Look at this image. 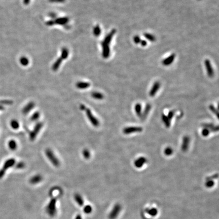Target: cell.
<instances>
[{
	"label": "cell",
	"mask_w": 219,
	"mask_h": 219,
	"mask_svg": "<svg viewBox=\"0 0 219 219\" xmlns=\"http://www.w3.org/2000/svg\"><path fill=\"white\" fill-rule=\"evenodd\" d=\"M80 108L82 111H85L86 116H87L89 120L90 121V123L92 124V125L94 127H99L100 125V121L96 118L93 115L92 111L90 109L87 108L84 104H80Z\"/></svg>",
	"instance_id": "6da1fadb"
},
{
	"label": "cell",
	"mask_w": 219,
	"mask_h": 219,
	"mask_svg": "<svg viewBox=\"0 0 219 219\" xmlns=\"http://www.w3.org/2000/svg\"><path fill=\"white\" fill-rule=\"evenodd\" d=\"M45 153L47 157L53 166L55 167H58L60 166V162L58 158H57L53 152L50 149H47L45 151Z\"/></svg>",
	"instance_id": "7a4b0ae2"
},
{
	"label": "cell",
	"mask_w": 219,
	"mask_h": 219,
	"mask_svg": "<svg viewBox=\"0 0 219 219\" xmlns=\"http://www.w3.org/2000/svg\"><path fill=\"white\" fill-rule=\"evenodd\" d=\"M57 199L52 198L48 206H47L46 211L47 213L51 217H54L57 213V209H56V201Z\"/></svg>",
	"instance_id": "3957f363"
},
{
	"label": "cell",
	"mask_w": 219,
	"mask_h": 219,
	"mask_svg": "<svg viewBox=\"0 0 219 219\" xmlns=\"http://www.w3.org/2000/svg\"><path fill=\"white\" fill-rule=\"evenodd\" d=\"M116 30L115 29H113L112 31H111L110 33L105 37L104 41L101 43V45H102L103 48H108L110 47L109 44H110L111 40H112V38L114 36V35H115L116 33Z\"/></svg>",
	"instance_id": "277c9868"
},
{
	"label": "cell",
	"mask_w": 219,
	"mask_h": 219,
	"mask_svg": "<svg viewBox=\"0 0 219 219\" xmlns=\"http://www.w3.org/2000/svg\"><path fill=\"white\" fill-rule=\"evenodd\" d=\"M43 126V123L41 122H38L36 124V125H35L33 130L31 131V133L29 134V139L31 141H33L35 140Z\"/></svg>",
	"instance_id": "5b68a950"
},
{
	"label": "cell",
	"mask_w": 219,
	"mask_h": 219,
	"mask_svg": "<svg viewBox=\"0 0 219 219\" xmlns=\"http://www.w3.org/2000/svg\"><path fill=\"white\" fill-rule=\"evenodd\" d=\"M142 127H139V126H131V127H127L124 128L123 132L125 135H129L132 133H135V132H141L142 131Z\"/></svg>",
	"instance_id": "8992f818"
},
{
	"label": "cell",
	"mask_w": 219,
	"mask_h": 219,
	"mask_svg": "<svg viewBox=\"0 0 219 219\" xmlns=\"http://www.w3.org/2000/svg\"><path fill=\"white\" fill-rule=\"evenodd\" d=\"M205 65L208 76L210 78L213 77L214 75V72H213V68L212 67V64L210 63L209 60H208V59L205 60Z\"/></svg>",
	"instance_id": "52a82bcc"
},
{
	"label": "cell",
	"mask_w": 219,
	"mask_h": 219,
	"mask_svg": "<svg viewBox=\"0 0 219 219\" xmlns=\"http://www.w3.org/2000/svg\"><path fill=\"white\" fill-rule=\"evenodd\" d=\"M121 209V208L120 205H116L109 215L110 219H115L118 215H119V213L120 212Z\"/></svg>",
	"instance_id": "ba28073f"
},
{
	"label": "cell",
	"mask_w": 219,
	"mask_h": 219,
	"mask_svg": "<svg viewBox=\"0 0 219 219\" xmlns=\"http://www.w3.org/2000/svg\"><path fill=\"white\" fill-rule=\"evenodd\" d=\"M189 144H190V138L187 135L184 136L181 146V149L183 152H186L187 151Z\"/></svg>",
	"instance_id": "9c48e42d"
},
{
	"label": "cell",
	"mask_w": 219,
	"mask_h": 219,
	"mask_svg": "<svg viewBox=\"0 0 219 219\" xmlns=\"http://www.w3.org/2000/svg\"><path fill=\"white\" fill-rule=\"evenodd\" d=\"M160 87V83L159 82H155L153 85V86L150 91L149 96L151 97H153L155 96L157 92L159 89Z\"/></svg>",
	"instance_id": "30bf717a"
},
{
	"label": "cell",
	"mask_w": 219,
	"mask_h": 219,
	"mask_svg": "<svg viewBox=\"0 0 219 219\" xmlns=\"http://www.w3.org/2000/svg\"><path fill=\"white\" fill-rule=\"evenodd\" d=\"M147 161V159L144 157H140L135 160V166L137 168H141Z\"/></svg>",
	"instance_id": "8fae6325"
},
{
	"label": "cell",
	"mask_w": 219,
	"mask_h": 219,
	"mask_svg": "<svg viewBox=\"0 0 219 219\" xmlns=\"http://www.w3.org/2000/svg\"><path fill=\"white\" fill-rule=\"evenodd\" d=\"M175 57H176V54L174 53L171 54V55H170L168 57L163 60L162 64L165 66L170 65L174 61Z\"/></svg>",
	"instance_id": "7c38bea8"
},
{
	"label": "cell",
	"mask_w": 219,
	"mask_h": 219,
	"mask_svg": "<svg viewBox=\"0 0 219 219\" xmlns=\"http://www.w3.org/2000/svg\"><path fill=\"white\" fill-rule=\"evenodd\" d=\"M35 104L34 102H31L29 103L26 106H25V107L23 108V110H22V113L23 114L26 115L29 112H31L32 109H33V108L35 107Z\"/></svg>",
	"instance_id": "4fadbf2b"
},
{
	"label": "cell",
	"mask_w": 219,
	"mask_h": 219,
	"mask_svg": "<svg viewBox=\"0 0 219 219\" xmlns=\"http://www.w3.org/2000/svg\"><path fill=\"white\" fill-rule=\"evenodd\" d=\"M151 104H147L146 105L145 109H144L143 112L142 113V115H141V118L142 120H145L146 119L147 117L148 116L150 111L151 110Z\"/></svg>",
	"instance_id": "5bb4252c"
},
{
	"label": "cell",
	"mask_w": 219,
	"mask_h": 219,
	"mask_svg": "<svg viewBox=\"0 0 219 219\" xmlns=\"http://www.w3.org/2000/svg\"><path fill=\"white\" fill-rule=\"evenodd\" d=\"M202 127L206 128L209 129V131L212 132H217L219 131V126L218 125L215 126L212 123H205L202 124Z\"/></svg>",
	"instance_id": "9a60e30c"
},
{
	"label": "cell",
	"mask_w": 219,
	"mask_h": 219,
	"mask_svg": "<svg viewBox=\"0 0 219 219\" xmlns=\"http://www.w3.org/2000/svg\"><path fill=\"white\" fill-rule=\"evenodd\" d=\"M42 179H43V178H42V176L40 174H37V175H35L33 177L31 178V179L29 180V182L32 184H38L40 182L42 181Z\"/></svg>",
	"instance_id": "2e32d148"
},
{
	"label": "cell",
	"mask_w": 219,
	"mask_h": 219,
	"mask_svg": "<svg viewBox=\"0 0 219 219\" xmlns=\"http://www.w3.org/2000/svg\"><path fill=\"white\" fill-rule=\"evenodd\" d=\"M161 119L162 120L163 123L166 126V127L169 128L171 125V121L168 119L167 116L164 114H162L161 115Z\"/></svg>",
	"instance_id": "e0dca14e"
},
{
	"label": "cell",
	"mask_w": 219,
	"mask_h": 219,
	"mask_svg": "<svg viewBox=\"0 0 219 219\" xmlns=\"http://www.w3.org/2000/svg\"><path fill=\"white\" fill-rule=\"evenodd\" d=\"M90 84L87 82H79L76 84V87L79 89H83L87 88L90 86Z\"/></svg>",
	"instance_id": "ac0fdd59"
},
{
	"label": "cell",
	"mask_w": 219,
	"mask_h": 219,
	"mask_svg": "<svg viewBox=\"0 0 219 219\" xmlns=\"http://www.w3.org/2000/svg\"><path fill=\"white\" fill-rule=\"evenodd\" d=\"M92 96L93 99L97 100H102L104 97L103 94L99 92H93L92 93Z\"/></svg>",
	"instance_id": "d6986e66"
},
{
	"label": "cell",
	"mask_w": 219,
	"mask_h": 219,
	"mask_svg": "<svg viewBox=\"0 0 219 219\" xmlns=\"http://www.w3.org/2000/svg\"><path fill=\"white\" fill-rule=\"evenodd\" d=\"M135 112L136 113V115L141 118L142 113V105L141 104H135Z\"/></svg>",
	"instance_id": "ffe728a7"
},
{
	"label": "cell",
	"mask_w": 219,
	"mask_h": 219,
	"mask_svg": "<svg viewBox=\"0 0 219 219\" xmlns=\"http://www.w3.org/2000/svg\"><path fill=\"white\" fill-rule=\"evenodd\" d=\"M68 18H60L58 19H57L55 21V23L57 24H59L61 25H65L68 22Z\"/></svg>",
	"instance_id": "44dd1931"
},
{
	"label": "cell",
	"mask_w": 219,
	"mask_h": 219,
	"mask_svg": "<svg viewBox=\"0 0 219 219\" xmlns=\"http://www.w3.org/2000/svg\"><path fill=\"white\" fill-rule=\"evenodd\" d=\"M75 199L77 202V203L80 206H82L83 205L84 202H83L82 197L79 194H76L75 195Z\"/></svg>",
	"instance_id": "7402d4cb"
},
{
	"label": "cell",
	"mask_w": 219,
	"mask_h": 219,
	"mask_svg": "<svg viewBox=\"0 0 219 219\" xmlns=\"http://www.w3.org/2000/svg\"><path fill=\"white\" fill-rule=\"evenodd\" d=\"M63 59L60 57L58 58V60H57V61L54 64L53 67H52V70L53 71H57L58 69V68L60 67V65L61 64Z\"/></svg>",
	"instance_id": "603a6c76"
},
{
	"label": "cell",
	"mask_w": 219,
	"mask_h": 219,
	"mask_svg": "<svg viewBox=\"0 0 219 219\" xmlns=\"http://www.w3.org/2000/svg\"><path fill=\"white\" fill-rule=\"evenodd\" d=\"M144 35L147 39L150 42H154L156 41L155 37L151 33H145Z\"/></svg>",
	"instance_id": "cb8c5ba5"
},
{
	"label": "cell",
	"mask_w": 219,
	"mask_h": 219,
	"mask_svg": "<svg viewBox=\"0 0 219 219\" xmlns=\"http://www.w3.org/2000/svg\"><path fill=\"white\" fill-rule=\"evenodd\" d=\"M82 154H83V156H84V158L86 159H89L90 158V156H91L90 151L87 149H85L83 150Z\"/></svg>",
	"instance_id": "d4e9b609"
},
{
	"label": "cell",
	"mask_w": 219,
	"mask_h": 219,
	"mask_svg": "<svg viewBox=\"0 0 219 219\" xmlns=\"http://www.w3.org/2000/svg\"><path fill=\"white\" fill-rule=\"evenodd\" d=\"M9 147L12 150H15L17 148L18 145L14 140H11L10 141H9Z\"/></svg>",
	"instance_id": "484cf974"
},
{
	"label": "cell",
	"mask_w": 219,
	"mask_h": 219,
	"mask_svg": "<svg viewBox=\"0 0 219 219\" xmlns=\"http://www.w3.org/2000/svg\"><path fill=\"white\" fill-rule=\"evenodd\" d=\"M68 50L67 48H64L62 49V53H61V57L63 60H65L68 57Z\"/></svg>",
	"instance_id": "4316f807"
},
{
	"label": "cell",
	"mask_w": 219,
	"mask_h": 219,
	"mask_svg": "<svg viewBox=\"0 0 219 219\" xmlns=\"http://www.w3.org/2000/svg\"><path fill=\"white\" fill-rule=\"evenodd\" d=\"M10 124L11 126L13 129H17L19 127V123L16 120H12L11 121Z\"/></svg>",
	"instance_id": "83f0119b"
},
{
	"label": "cell",
	"mask_w": 219,
	"mask_h": 219,
	"mask_svg": "<svg viewBox=\"0 0 219 219\" xmlns=\"http://www.w3.org/2000/svg\"><path fill=\"white\" fill-rule=\"evenodd\" d=\"M40 116V114L39 112H36L32 115L31 117V120L32 121H36L38 120Z\"/></svg>",
	"instance_id": "f1b7e54d"
},
{
	"label": "cell",
	"mask_w": 219,
	"mask_h": 219,
	"mask_svg": "<svg viewBox=\"0 0 219 219\" xmlns=\"http://www.w3.org/2000/svg\"><path fill=\"white\" fill-rule=\"evenodd\" d=\"M209 109L215 115H216L217 118L219 117V112H218V110L215 108V106L213 104H210L209 106Z\"/></svg>",
	"instance_id": "f546056e"
},
{
	"label": "cell",
	"mask_w": 219,
	"mask_h": 219,
	"mask_svg": "<svg viewBox=\"0 0 219 219\" xmlns=\"http://www.w3.org/2000/svg\"><path fill=\"white\" fill-rule=\"evenodd\" d=\"M205 185L206 187L211 188L214 186L215 182L213 180H211V179H206V181Z\"/></svg>",
	"instance_id": "4dcf8cb0"
},
{
	"label": "cell",
	"mask_w": 219,
	"mask_h": 219,
	"mask_svg": "<svg viewBox=\"0 0 219 219\" xmlns=\"http://www.w3.org/2000/svg\"><path fill=\"white\" fill-rule=\"evenodd\" d=\"M173 152L174 151H173V149L170 147L166 148L164 151V154L166 156L171 155L173 154Z\"/></svg>",
	"instance_id": "1f68e13d"
},
{
	"label": "cell",
	"mask_w": 219,
	"mask_h": 219,
	"mask_svg": "<svg viewBox=\"0 0 219 219\" xmlns=\"http://www.w3.org/2000/svg\"><path fill=\"white\" fill-rule=\"evenodd\" d=\"M101 33V29L99 25H97L93 29V33L96 36H99Z\"/></svg>",
	"instance_id": "d6a6232c"
},
{
	"label": "cell",
	"mask_w": 219,
	"mask_h": 219,
	"mask_svg": "<svg viewBox=\"0 0 219 219\" xmlns=\"http://www.w3.org/2000/svg\"><path fill=\"white\" fill-rule=\"evenodd\" d=\"M148 213L149 214L150 216H151L154 217L157 215V213H158L157 210L155 208H152V209H148Z\"/></svg>",
	"instance_id": "836d02e7"
},
{
	"label": "cell",
	"mask_w": 219,
	"mask_h": 219,
	"mask_svg": "<svg viewBox=\"0 0 219 219\" xmlns=\"http://www.w3.org/2000/svg\"><path fill=\"white\" fill-rule=\"evenodd\" d=\"M20 62L22 65H25V66L28 65V64L29 63V61L28 58L25 57H22L20 59Z\"/></svg>",
	"instance_id": "e575fe53"
},
{
	"label": "cell",
	"mask_w": 219,
	"mask_h": 219,
	"mask_svg": "<svg viewBox=\"0 0 219 219\" xmlns=\"http://www.w3.org/2000/svg\"><path fill=\"white\" fill-rule=\"evenodd\" d=\"M209 132H210V131H209V129H207L206 128H204L201 131L202 135L205 137V136H208L209 135Z\"/></svg>",
	"instance_id": "d590c367"
},
{
	"label": "cell",
	"mask_w": 219,
	"mask_h": 219,
	"mask_svg": "<svg viewBox=\"0 0 219 219\" xmlns=\"http://www.w3.org/2000/svg\"><path fill=\"white\" fill-rule=\"evenodd\" d=\"M92 206L90 205H86L84 208V212L85 213H89L92 212Z\"/></svg>",
	"instance_id": "8d00e7d4"
},
{
	"label": "cell",
	"mask_w": 219,
	"mask_h": 219,
	"mask_svg": "<svg viewBox=\"0 0 219 219\" xmlns=\"http://www.w3.org/2000/svg\"><path fill=\"white\" fill-rule=\"evenodd\" d=\"M133 40H134V42L136 44H138L140 43V42L141 41V38L138 35H136L134 37V38H133Z\"/></svg>",
	"instance_id": "74e56055"
},
{
	"label": "cell",
	"mask_w": 219,
	"mask_h": 219,
	"mask_svg": "<svg viewBox=\"0 0 219 219\" xmlns=\"http://www.w3.org/2000/svg\"><path fill=\"white\" fill-rule=\"evenodd\" d=\"M174 111L171 110L168 113V115H167V117H168V119H170V120L171 121V119H173V118L174 117Z\"/></svg>",
	"instance_id": "f35d334b"
},
{
	"label": "cell",
	"mask_w": 219,
	"mask_h": 219,
	"mask_svg": "<svg viewBox=\"0 0 219 219\" xmlns=\"http://www.w3.org/2000/svg\"><path fill=\"white\" fill-rule=\"evenodd\" d=\"M25 167V163L22 162H20L18 163V165L16 166V167L19 169H22V168H24Z\"/></svg>",
	"instance_id": "ab89813d"
},
{
	"label": "cell",
	"mask_w": 219,
	"mask_h": 219,
	"mask_svg": "<svg viewBox=\"0 0 219 219\" xmlns=\"http://www.w3.org/2000/svg\"><path fill=\"white\" fill-rule=\"evenodd\" d=\"M140 44H141L142 46L145 47L147 45V41H146V40H141Z\"/></svg>",
	"instance_id": "60d3db41"
},
{
	"label": "cell",
	"mask_w": 219,
	"mask_h": 219,
	"mask_svg": "<svg viewBox=\"0 0 219 219\" xmlns=\"http://www.w3.org/2000/svg\"><path fill=\"white\" fill-rule=\"evenodd\" d=\"M218 178V174H214V175H213V176H210V177H209L208 178H206V179H211V180H212V179H215V178Z\"/></svg>",
	"instance_id": "b9f144b4"
},
{
	"label": "cell",
	"mask_w": 219,
	"mask_h": 219,
	"mask_svg": "<svg viewBox=\"0 0 219 219\" xmlns=\"http://www.w3.org/2000/svg\"><path fill=\"white\" fill-rule=\"evenodd\" d=\"M54 23H55V22H54V21H49L47 22V25H52Z\"/></svg>",
	"instance_id": "7bdbcfd3"
},
{
	"label": "cell",
	"mask_w": 219,
	"mask_h": 219,
	"mask_svg": "<svg viewBox=\"0 0 219 219\" xmlns=\"http://www.w3.org/2000/svg\"><path fill=\"white\" fill-rule=\"evenodd\" d=\"M30 0H23V2L25 5H28L29 3Z\"/></svg>",
	"instance_id": "ee69618b"
},
{
	"label": "cell",
	"mask_w": 219,
	"mask_h": 219,
	"mask_svg": "<svg viewBox=\"0 0 219 219\" xmlns=\"http://www.w3.org/2000/svg\"><path fill=\"white\" fill-rule=\"evenodd\" d=\"M50 16L51 18H55V14L53 13H50Z\"/></svg>",
	"instance_id": "f6af8a7d"
},
{
	"label": "cell",
	"mask_w": 219,
	"mask_h": 219,
	"mask_svg": "<svg viewBox=\"0 0 219 219\" xmlns=\"http://www.w3.org/2000/svg\"><path fill=\"white\" fill-rule=\"evenodd\" d=\"M75 219H82V217L80 215H77V217H76Z\"/></svg>",
	"instance_id": "bcb514c9"
},
{
	"label": "cell",
	"mask_w": 219,
	"mask_h": 219,
	"mask_svg": "<svg viewBox=\"0 0 219 219\" xmlns=\"http://www.w3.org/2000/svg\"><path fill=\"white\" fill-rule=\"evenodd\" d=\"M198 1H200V0H198Z\"/></svg>",
	"instance_id": "7dc6e473"
}]
</instances>
